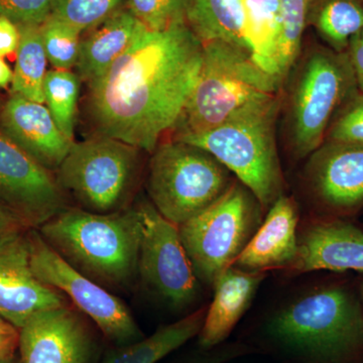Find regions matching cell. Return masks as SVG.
Listing matches in <instances>:
<instances>
[{"instance_id":"22","label":"cell","mask_w":363,"mask_h":363,"mask_svg":"<svg viewBox=\"0 0 363 363\" xmlns=\"http://www.w3.org/2000/svg\"><path fill=\"white\" fill-rule=\"evenodd\" d=\"M206 313V308H202L175 323L161 327L149 337L119 346L102 363H157L199 335Z\"/></svg>"},{"instance_id":"35","label":"cell","mask_w":363,"mask_h":363,"mask_svg":"<svg viewBox=\"0 0 363 363\" xmlns=\"http://www.w3.org/2000/svg\"><path fill=\"white\" fill-rule=\"evenodd\" d=\"M28 229L30 228H28L16 215L0 204V238Z\"/></svg>"},{"instance_id":"19","label":"cell","mask_w":363,"mask_h":363,"mask_svg":"<svg viewBox=\"0 0 363 363\" xmlns=\"http://www.w3.org/2000/svg\"><path fill=\"white\" fill-rule=\"evenodd\" d=\"M264 279L266 272H245L234 266L217 277L212 286L213 301L198 335L203 350H211L230 335Z\"/></svg>"},{"instance_id":"9","label":"cell","mask_w":363,"mask_h":363,"mask_svg":"<svg viewBox=\"0 0 363 363\" xmlns=\"http://www.w3.org/2000/svg\"><path fill=\"white\" fill-rule=\"evenodd\" d=\"M140 150L102 135L74 143L57 169V181L86 211L113 213L126 208L138 174Z\"/></svg>"},{"instance_id":"16","label":"cell","mask_w":363,"mask_h":363,"mask_svg":"<svg viewBox=\"0 0 363 363\" xmlns=\"http://www.w3.org/2000/svg\"><path fill=\"white\" fill-rule=\"evenodd\" d=\"M1 119L6 135L51 172L59 169L73 145L48 107L20 95L6 102Z\"/></svg>"},{"instance_id":"2","label":"cell","mask_w":363,"mask_h":363,"mask_svg":"<svg viewBox=\"0 0 363 363\" xmlns=\"http://www.w3.org/2000/svg\"><path fill=\"white\" fill-rule=\"evenodd\" d=\"M264 335L297 363H362L363 310L360 298L339 285L320 286L279 308Z\"/></svg>"},{"instance_id":"11","label":"cell","mask_w":363,"mask_h":363,"mask_svg":"<svg viewBox=\"0 0 363 363\" xmlns=\"http://www.w3.org/2000/svg\"><path fill=\"white\" fill-rule=\"evenodd\" d=\"M142 219L138 277L143 285L175 308L195 300L199 291L178 226L167 220L149 201L136 205Z\"/></svg>"},{"instance_id":"31","label":"cell","mask_w":363,"mask_h":363,"mask_svg":"<svg viewBox=\"0 0 363 363\" xmlns=\"http://www.w3.org/2000/svg\"><path fill=\"white\" fill-rule=\"evenodd\" d=\"M324 142L363 147V93L359 90L334 116Z\"/></svg>"},{"instance_id":"4","label":"cell","mask_w":363,"mask_h":363,"mask_svg":"<svg viewBox=\"0 0 363 363\" xmlns=\"http://www.w3.org/2000/svg\"><path fill=\"white\" fill-rule=\"evenodd\" d=\"M291 72L281 98L284 130L286 147L301 160L324 143L334 116L358 87L347 52L320 43L302 50Z\"/></svg>"},{"instance_id":"6","label":"cell","mask_w":363,"mask_h":363,"mask_svg":"<svg viewBox=\"0 0 363 363\" xmlns=\"http://www.w3.org/2000/svg\"><path fill=\"white\" fill-rule=\"evenodd\" d=\"M281 88L283 82L257 65L247 50L223 40L204 43L197 83L173 138L213 130Z\"/></svg>"},{"instance_id":"34","label":"cell","mask_w":363,"mask_h":363,"mask_svg":"<svg viewBox=\"0 0 363 363\" xmlns=\"http://www.w3.org/2000/svg\"><path fill=\"white\" fill-rule=\"evenodd\" d=\"M358 90L363 93V28L351 38L347 50Z\"/></svg>"},{"instance_id":"28","label":"cell","mask_w":363,"mask_h":363,"mask_svg":"<svg viewBox=\"0 0 363 363\" xmlns=\"http://www.w3.org/2000/svg\"><path fill=\"white\" fill-rule=\"evenodd\" d=\"M48 61L56 70H70L77 65L80 52V30L56 16H50L40 25Z\"/></svg>"},{"instance_id":"37","label":"cell","mask_w":363,"mask_h":363,"mask_svg":"<svg viewBox=\"0 0 363 363\" xmlns=\"http://www.w3.org/2000/svg\"><path fill=\"white\" fill-rule=\"evenodd\" d=\"M13 73L11 67L4 60V57H0V88H6L7 86L13 83Z\"/></svg>"},{"instance_id":"5","label":"cell","mask_w":363,"mask_h":363,"mask_svg":"<svg viewBox=\"0 0 363 363\" xmlns=\"http://www.w3.org/2000/svg\"><path fill=\"white\" fill-rule=\"evenodd\" d=\"M283 92L248 105L213 130L172 138L206 150L269 210L284 195L277 147V123Z\"/></svg>"},{"instance_id":"18","label":"cell","mask_w":363,"mask_h":363,"mask_svg":"<svg viewBox=\"0 0 363 363\" xmlns=\"http://www.w3.org/2000/svg\"><path fill=\"white\" fill-rule=\"evenodd\" d=\"M363 272V231L340 219L312 222L298 236L297 262L291 271Z\"/></svg>"},{"instance_id":"41","label":"cell","mask_w":363,"mask_h":363,"mask_svg":"<svg viewBox=\"0 0 363 363\" xmlns=\"http://www.w3.org/2000/svg\"><path fill=\"white\" fill-rule=\"evenodd\" d=\"M221 358H217V359L215 360H208L206 362H202V363H220Z\"/></svg>"},{"instance_id":"21","label":"cell","mask_w":363,"mask_h":363,"mask_svg":"<svg viewBox=\"0 0 363 363\" xmlns=\"http://www.w3.org/2000/svg\"><path fill=\"white\" fill-rule=\"evenodd\" d=\"M187 25L202 44L223 40L250 52L242 0H192Z\"/></svg>"},{"instance_id":"24","label":"cell","mask_w":363,"mask_h":363,"mask_svg":"<svg viewBox=\"0 0 363 363\" xmlns=\"http://www.w3.org/2000/svg\"><path fill=\"white\" fill-rule=\"evenodd\" d=\"M242 1L245 35L252 58L264 71L279 78L276 52L279 26V0Z\"/></svg>"},{"instance_id":"15","label":"cell","mask_w":363,"mask_h":363,"mask_svg":"<svg viewBox=\"0 0 363 363\" xmlns=\"http://www.w3.org/2000/svg\"><path fill=\"white\" fill-rule=\"evenodd\" d=\"M23 363H92L94 341L71 306L33 315L18 329Z\"/></svg>"},{"instance_id":"33","label":"cell","mask_w":363,"mask_h":363,"mask_svg":"<svg viewBox=\"0 0 363 363\" xmlns=\"http://www.w3.org/2000/svg\"><path fill=\"white\" fill-rule=\"evenodd\" d=\"M21 35L18 25L0 16V57L9 56L18 51Z\"/></svg>"},{"instance_id":"39","label":"cell","mask_w":363,"mask_h":363,"mask_svg":"<svg viewBox=\"0 0 363 363\" xmlns=\"http://www.w3.org/2000/svg\"><path fill=\"white\" fill-rule=\"evenodd\" d=\"M0 363H18V360H16V355L13 357L6 358V359L2 360Z\"/></svg>"},{"instance_id":"42","label":"cell","mask_w":363,"mask_h":363,"mask_svg":"<svg viewBox=\"0 0 363 363\" xmlns=\"http://www.w3.org/2000/svg\"><path fill=\"white\" fill-rule=\"evenodd\" d=\"M362 1H363V0H362Z\"/></svg>"},{"instance_id":"40","label":"cell","mask_w":363,"mask_h":363,"mask_svg":"<svg viewBox=\"0 0 363 363\" xmlns=\"http://www.w3.org/2000/svg\"><path fill=\"white\" fill-rule=\"evenodd\" d=\"M360 302H362V310H363V281L360 284Z\"/></svg>"},{"instance_id":"29","label":"cell","mask_w":363,"mask_h":363,"mask_svg":"<svg viewBox=\"0 0 363 363\" xmlns=\"http://www.w3.org/2000/svg\"><path fill=\"white\" fill-rule=\"evenodd\" d=\"M124 2L125 0H52V16L82 33L121 11Z\"/></svg>"},{"instance_id":"25","label":"cell","mask_w":363,"mask_h":363,"mask_svg":"<svg viewBox=\"0 0 363 363\" xmlns=\"http://www.w3.org/2000/svg\"><path fill=\"white\" fill-rule=\"evenodd\" d=\"M21 40L16 51L13 91L32 101L45 104L44 85L48 57L43 42L40 26H18Z\"/></svg>"},{"instance_id":"26","label":"cell","mask_w":363,"mask_h":363,"mask_svg":"<svg viewBox=\"0 0 363 363\" xmlns=\"http://www.w3.org/2000/svg\"><path fill=\"white\" fill-rule=\"evenodd\" d=\"M306 28V0H279L276 66L277 73L283 83L302 52Z\"/></svg>"},{"instance_id":"10","label":"cell","mask_w":363,"mask_h":363,"mask_svg":"<svg viewBox=\"0 0 363 363\" xmlns=\"http://www.w3.org/2000/svg\"><path fill=\"white\" fill-rule=\"evenodd\" d=\"M28 238L30 264L40 281L64 294L117 347L143 338L128 306L121 298L74 269L48 245L37 229H30Z\"/></svg>"},{"instance_id":"30","label":"cell","mask_w":363,"mask_h":363,"mask_svg":"<svg viewBox=\"0 0 363 363\" xmlns=\"http://www.w3.org/2000/svg\"><path fill=\"white\" fill-rule=\"evenodd\" d=\"M133 16L150 32H162L187 23L192 0H125Z\"/></svg>"},{"instance_id":"23","label":"cell","mask_w":363,"mask_h":363,"mask_svg":"<svg viewBox=\"0 0 363 363\" xmlns=\"http://www.w3.org/2000/svg\"><path fill=\"white\" fill-rule=\"evenodd\" d=\"M307 26L316 30L324 45L346 52L351 38L363 28L362 0H306Z\"/></svg>"},{"instance_id":"13","label":"cell","mask_w":363,"mask_h":363,"mask_svg":"<svg viewBox=\"0 0 363 363\" xmlns=\"http://www.w3.org/2000/svg\"><path fill=\"white\" fill-rule=\"evenodd\" d=\"M28 230L0 238V317L18 330L37 313L70 306L64 294L35 277Z\"/></svg>"},{"instance_id":"17","label":"cell","mask_w":363,"mask_h":363,"mask_svg":"<svg viewBox=\"0 0 363 363\" xmlns=\"http://www.w3.org/2000/svg\"><path fill=\"white\" fill-rule=\"evenodd\" d=\"M298 211L293 197L281 195L233 266L245 272L292 269L298 259Z\"/></svg>"},{"instance_id":"7","label":"cell","mask_w":363,"mask_h":363,"mask_svg":"<svg viewBox=\"0 0 363 363\" xmlns=\"http://www.w3.org/2000/svg\"><path fill=\"white\" fill-rule=\"evenodd\" d=\"M150 203L177 226L201 213L233 185V173L206 150L172 138L152 152Z\"/></svg>"},{"instance_id":"20","label":"cell","mask_w":363,"mask_h":363,"mask_svg":"<svg viewBox=\"0 0 363 363\" xmlns=\"http://www.w3.org/2000/svg\"><path fill=\"white\" fill-rule=\"evenodd\" d=\"M147 30L128 9L112 14L81 40L76 65L80 78L90 83L100 77Z\"/></svg>"},{"instance_id":"1","label":"cell","mask_w":363,"mask_h":363,"mask_svg":"<svg viewBox=\"0 0 363 363\" xmlns=\"http://www.w3.org/2000/svg\"><path fill=\"white\" fill-rule=\"evenodd\" d=\"M201 62L202 43L187 23L147 30L89 83L91 116L100 135L154 152L178 123Z\"/></svg>"},{"instance_id":"27","label":"cell","mask_w":363,"mask_h":363,"mask_svg":"<svg viewBox=\"0 0 363 363\" xmlns=\"http://www.w3.org/2000/svg\"><path fill=\"white\" fill-rule=\"evenodd\" d=\"M79 77L70 70L49 71L45 79V102L60 130L73 142L79 95Z\"/></svg>"},{"instance_id":"3","label":"cell","mask_w":363,"mask_h":363,"mask_svg":"<svg viewBox=\"0 0 363 363\" xmlns=\"http://www.w3.org/2000/svg\"><path fill=\"white\" fill-rule=\"evenodd\" d=\"M74 269L113 290L138 276L143 224L138 208L100 214L67 208L37 229Z\"/></svg>"},{"instance_id":"8","label":"cell","mask_w":363,"mask_h":363,"mask_svg":"<svg viewBox=\"0 0 363 363\" xmlns=\"http://www.w3.org/2000/svg\"><path fill=\"white\" fill-rule=\"evenodd\" d=\"M262 206L238 179L201 213L178 226L182 243L199 283L215 279L233 266L262 224Z\"/></svg>"},{"instance_id":"12","label":"cell","mask_w":363,"mask_h":363,"mask_svg":"<svg viewBox=\"0 0 363 363\" xmlns=\"http://www.w3.org/2000/svg\"><path fill=\"white\" fill-rule=\"evenodd\" d=\"M0 204L30 229L40 228L68 208L52 172L1 131Z\"/></svg>"},{"instance_id":"32","label":"cell","mask_w":363,"mask_h":363,"mask_svg":"<svg viewBox=\"0 0 363 363\" xmlns=\"http://www.w3.org/2000/svg\"><path fill=\"white\" fill-rule=\"evenodd\" d=\"M52 14V0H0V16L16 25L40 26Z\"/></svg>"},{"instance_id":"38","label":"cell","mask_w":363,"mask_h":363,"mask_svg":"<svg viewBox=\"0 0 363 363\" xmlns=\"http://www.w3.org/2000/svg\"><path fill=\"white\" fill-rule=\"evenodd\" d=\"M11 327L13 326H11V324L7 323L6 321H4V320L0 317V331L6 330V329L11 328Z\"/></svg>"},{"instance_id":"14","label":"cell","mask_w":363,"mask_h":363,"mask_svg":"<svg viewBox=\"0 0 363 363\" xmlns=\"http://www.w3.org/2000/svg\"><path fill=\"white\" fill-rule=\"evenodd\" d=\"M305 178L323 211L354 213L363 207V147L324 142L308 157Z\"/></svg>"},{"instance_id":"36","label":"cell","mask_w":363,"mask_h":363,"mask_svg":"<svg viewBox=\"0 0 363 363\" xmlns=\"http://www.w3.org/2000/svg\"><path fill=\"white\" fill-rule=\"evenodd\" d=\"M18 348V330L11 327L0 331V362L16 355Z\"/></svg>"}]
</instances>
